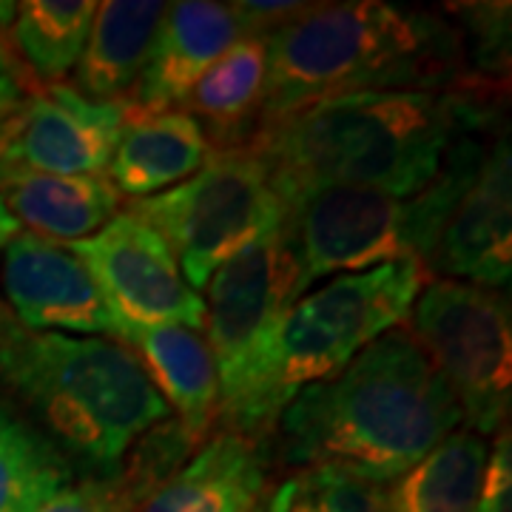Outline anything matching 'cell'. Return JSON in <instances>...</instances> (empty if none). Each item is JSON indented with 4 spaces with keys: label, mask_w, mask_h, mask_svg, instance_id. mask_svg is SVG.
<instances>
[{
    "label": "cell",
    "mask_w": 512,
    "mask_h": 512,
    "mask_svg": "<svg viewBox=\"0 0 512 512\" xmlns=\"http://www.w3.org/2000/svg\"><path fill=\"white\" fill-rule=\"evenodd\" d=\"M498 111V89L353 92L325 97L259 128L262 157L285 208L325 188L413 197L439 177L458 134Z\"/></svg>",
    "instance_id": "obj_1"
},
{
    "label": "cell",
    "mask_w": 512,
    "mask_h": 512,
    "mask_svg": "<svg viewBox=\"0 0 512 512\" xmlns=\"http://www.w3.org/2000/svg\"><path fill=\"white\" fill-rule=\"evenodd\" d=\"M461 424L439 370L410 330L393 328L336 376L302 387L274 433L293 467H339L384 487Z\"/></svg>",
    "instance_id": "obj_2"
},
{
    "label": "cell",
    "mask_w": 512,
    "mask_h": 512,
    "mask_svg": "<svg viewBox=\"0 0 512 512\" xmlns=\"http://www.w3.org/2000/svg\"><path fill=\"white\" fill-rule=\"evenodd\" d=\"M265 49L259 128L339 94L484 86L464 72V37L447 20L382 0L308 3L265 37Z\"/></svg>",
    "instance_id": "obj_3"
},
{
    "label": "cell",
    "mask_w": 512,
    "mask_h": 512,
    "mask_svg": "<svg viewBox=\"0 0 512 512\" xmlns=\"http://www.w3.org/2000/svg\"><path fill=\"white\" fill-rule=\"evenodd\" d=\"M0 384L66 461L109 478L131 444L171 413L146 367L103 336L0 328Z\"/></svg>",
    "instance_id": "obj_4"
},
{
    "label": "cell",
    "mask_w": 512,
    "mask_h": 512,
    "mask_svg": "<svg viewBox=\"0 0 512 512\" xmlns=\"http://www.w3.org/2000/svg\"><path fill=\"white\" fill-rule=\"evenodd\" d=\"M427 282L419 262H390L302 293L259 342L237 396L220 410L222 427L268 439L302 387L336 376L370 342L402 328Z\"/></svg>",
    "instance_id": "obj_5"
},
{
    "label": "cell",
    "mask_w": 512,
    "mask_h": 512,
    "mask_svg": "<svg viewBox=\"0 0 512 512\" xmlns=\"http://www.w3.org/2000/svg\"><path fill=\"white\" fill-rule=\"evenodd\" d=\"M498 117L464 128L447 151L439 177L413 197L373 188H325L285 208L282 234L299 271V291L325 276L362 274L390 262H419L436 248L441 228L456 211L487 154L484 131Z\"/></svg>",
    "instance_id": "obj_6"
},
{
    "label": "cell",
    "mask_w": 512,
    "mask_h": 512,
    "mask_svg": "<svg viewBox=\"0 0 512 512\" xmlns=\"http://www.w3.org/2000/svg\"><path fill=\"white\" fill-rule=\"evenodd\" d=\"M126 211L165 239L191 291H205L220 265L285 220V202L251 148L214 151L194 177Z\"/></svg>",
    "instance_id": "obj_7"
},
{
    "label": "cell",
    "mask_w": 512,
    "mask_h": 512,
    "mask_svg": "<svg viewBox=\"0 0 512 512\" xmlns=\"http://www.w3.org/2000/svg\"><path fill=\"white\" fill-rule=\"evenodd\" d=\"M410 336L453 390L464 430L493 436L507 427L512 328L507 296L458 279L427 282L410 311Z\"/></svg>",
    "instance_id": "obj_8"
},
{
    "label": "cell",
    "mask_w": 512,
    "mask_h": 512,
    "mask_svg": "<svg viewBox=\"0 0 512 512\" xmlns=\"http://www.w3.org/2000/svg\"><path fill=\"white\" fill-rule=\"evenodd\" d=\"M302 296L282 225L220 265L205 285V342L220 379V410L237 396L251 356L274 322Z\"/></svg>",
    "instance_id": "obj_9"
},
{
    "label": "cell",
    "mask_w": 512,
    "mask_h": 512,
    "mask_svg": "<svg viewBox=\"0 0 512 512\" xmlns=\"http://www.w3.org/2000/svg\"><path fill=\"white\" fill-rule=\"evenodd\" d=\"M94 276L109 311L126 328L183 325L200 330L205 305L191 291L165 239L128 211H117L97 234L69 245Z\"/></svg>",
    "instance_id": "obj_10"
},
{
    "label": "cell",
    "mask_w": 512,
    "mask_h": 512,
    "mask_svg": "<svg viewBox=\"0 0 512 512\" xmlns=\"http://www.w3.org/2000/svg\"><path fill=\"white\" fill-rule=\"evenodd\" d=\"M0 288L20 328L123 342V325L109 311L94 276L63 245L26 231L15 234L0 254Z\"/></svg>",
    "instance_id": "obj_11"
},
{
    "label": "cell",
    "mask_w": 512,
    "mask_h": 512,
    "mask_svg": "<svg viewBox=\"0 0 512 512\" xmlns=\"http://www.w3.org/2000/svg\"><path fill=\"white\" fill-rule=\"evenodd\" d=\"M126 128L123 103H94L66 83L23 97L0 137V163L43 174H106Z\"/></svg>",
    "instance_id": "obj_12"
},
{
    "label": "cell",
    "mask_w": 512,
    "mask_h": 512,
    "mask_svg": "<svg viewBox=\"0 0 512 512\" xmlns=\"http://www.w3.org/2000/svg\"><path fill=\"white\" fill-rule=\"evenodd\" d=\"M424 268L441 279L501 288L512 274V160L507 128L495 134L473 183L441 228Z\"/></svg>",
    "instance_id": "obj_13"
},
{
    "label": "cell",
    "mask_w": 512,
    "mask_h": 512,
    "mask_svg": "<svg viewBox=\"0 0 512 512\" xmlns=\"http://www.w3.org/2000/svg\"><path fill=\"white\" fill-rule=\"evenodd\" d=\"M239 37L242 32L231 3H214V0L168 3L146 69L140 74L134 92L123 103L128 117L160 114L183 106L197 80Z\"/></svg>",
    "instance_id": "obj_14"
},
{
    "label": "cell",
    "mask_w": 512,
    "mask_h": 512,
    "mask_svg": "<svg viewBox=\"0 0 512 512\" xmlns=\"http://www.w3.org/2000/svg\"><path fill=\"white\" fill-rule=\"evenodd\" d=\"M265 498V444L222 427L137 512H262Z\"/></svg>",
    "instance_id": "obj_15"
},
{
    "label": "cell",
    "mask_w": 512,
    "mask_h": 512,
    "mask_svg": "<svg viewBox=\"0 0 512 512\" xmlns=\"http://www.w3.org/2000/svg\"><path fill=\"white\" fill-rule=\"evenodd\" d=\"M0 197L26 234L72 245L97 234L120 211V191L106 174H43L0 163Z\"/></svg>",
    "instance_id": "obj_16"
},
{
    "label": "cell",
    "mask_w": 512,
    "mask_h": 512,
    "mask_svg": "<svg viewBox=\"0 0 512 512\" xmlns=\"http://www.w3.org/2000/svg\"><path fill=\"white\" fill-rule=\"evenodd\" d=\"M214 148L185 109L126 114V128L111 157L109 177L120 197L146 200L194 177Z\"/></svg>",
    "instance_id": "obj_17"
},
{
    "label": "cell",
    "mask_w": 512,
    "mask_h": 512,
    "mask_svg": "<svg viewBox=\"0 0 512 512\" xmlns=\"http://www.w3.org/2000/svg\"><path fill=\"white\" fill-rule=\"evenodd\" d=\"M123 345L146 367L148 379L160 390L174 419L194 439L205 441L211 424L220 419V379L211 348L200 330L183 325L163 328H126Z\"/></svg>",
    "instance_id": "obj_18"
},
{
    "label": "cell",
    "mask_w": 512,
    "mask_h": 512,
    "mask_svg": "<svg viewBox=\"0 0 512 512\" xmlns=\"http://www.w3.org/2000/svg\"><path fill=\"white\" fill-rule=\"evenodd\" d=\"M168 3L106 0L97 3L83 55L74 66V92L94 103H126L146 69Z\"/></svg>",
    "instance_id": "obj_19"
},
{
    "label": "cell",
    "mask_w": 512,
    "mask_h": 512,
    "mask_svg": "<svg viewBox=\"0 0 512 512\" xmlns=\"http://www.w3.org/2000/svg\"><path fill=\"white\" fill-rule=\"evenodd\" d=\"M268 49L259 37H239L225 55L202 74L185 97V111L200 123L211 148H248L259 131L265 106Z\"/></svg>",
    "instance_id": "obj_20"
},
{
    "label": "cell",
    "mask_w": 512,
    "mask_h": 512,
    "mask_svg": "<svg viewBox=\"0 0 512 512\" xmlns=\"http://www.w3.org/2000/svg\"><path fill=\"white\" fill-rule=\"evenodd\" d=\"M487 458V439L461 427L393 481L387 512H481Z\"/></svg>",
    "instance_id": "obj_21"
},
{
    "label": "cell",
    "mask_w": 512,
    "mask_h": 512,
    "mask_svg": "<svg viewBox=\"0 0 512 512\" xmlns=\"http://www.w3.org/2000/svg\"><path fill=\"white\" fill-rule=\"evenodd\" d=\"M74 481V467L35 424L0 402V512H35Z\"/></svg>",
    "instance_id": "obj_22"
},
{
    "label": "cell",
    "mask_w": 512,
    "mask_h": 512,
    "mask_svg": "<svg viewBox=\"0 0 512 512\" xmlns=\"http://www.w3.org/2000/svg\"><path fill=\"white\" fill-rule=\"evenodd\" d=\"M94 0H23L12 12V43L46 86L60 83L77 66L92 29Z\"/></svg>",
    "instance_id": "obj_23"
},
{
    "label": "cell",
    "mask_w": 512,
    "mask_h": 512,
    "mask_svg": "<svg viewBox=\"0 0 512 512\" xmlns=\"http://www.w3.org/2000/svg\"><path fill=\"white\" fill-rule=\"evenodd\" d=\"M262 512H387L382 484L339 467H299L276 484Z\"/></svg>",
    "instance_id": "obj_24"
},
{
    "label": "cell",
    "mask_w": 512,
    "mask_h": 512,
    "mask_svg": "<svg viewBox=\"0 0 512 512\" xmlns=\"http://www.w3.org/2000/svg\"><path fill=\"white\" fill-rule=\"evenodd\" d=\"M197 447H200V441L185 430L183 421L168 416L131 444L128 456L123 458V464L114 476L120 478L131 501L140 507L148 495L194 456Z\"/></svg>",
    "instance_id": "obj_25"
},
{
    "label": "cell",
    "mask_w": 512,
    "mask_h": 512,
    "mask_svg": "<svg viewBox=\"0 0 512 512\" xmlns=\"http://www.w3.org/2000/svg\"><path fill=\"white\" fill-rule=\"evenodd\" d=\"M461 18L467 20V32L476 37L473 60L484 72L507 69V46H510V6L507 3H478L458 6Z\"/></svg>",
    "instance_id": "obj_26"
},
{
    "label": "cell",
    "mask_w": 512,
    "mask_h": 512,
    "mask_svg": "<svg viewBox=\"0 0 512 512\" xmlns=\"http://www.w3.org/2000/svg\"><path fill=\"white\" fill-rule=\"evenodd\" d=\"M35 512H137L120 478H83L57 490Z\"/></svg>",
    "instance_id": "obj_27"
},
{
    "label": "cell",
    "mask_w": 512,
    "mask_h": 512,
    "mask_svg": "<svg viewBox=\"0 0 512 512\" xmlns=\"http://www.w3.org/2000/svg\"><path fill=\"white\" fill-rule=\"evenodd\" d=\"M512 490V447L510 430L501 427L498 441L490 450L487 470H484V495H481V512H510Z\"/></svg>",
    "instance_id": "obj_28"
},
{
    "label": "cell",
    "mask_w": 512,
    "mask_h": 512,
    "mask_svg": "<svg viewBox=\"0 0 512 512\" xmlns=\"http://www.w3.org/2000/svg\"><path fill=\"white\" fill-rule=\"evenodd\" d=\"M239 20V32L242 37H259L265 40L268 35H274L279 26H285L288 20H293L308 3H231Z\"/></svg>",
    "instance_id": "obj_29"
},
{
    "label": "cell",
    "mask_w": 512,
    "mask_h": 512,
    "mask_svg": "<svg viewBox=\"0 0 512 512\" xmlns=\"http://www.w3.org/2000/svg\"><path fill=\"white\" fill-rule=\"evenodd\" d=\"M23 106V89L18 77H0V137Z\"/></svg>",
    "instance_id": "obj_30"
},
{
    "label": "cell",
    "mask_w": 512,
    "mask_h": 512,
    "mask_svg": "<svg viewBox=\"0 0 512 512\" xmlns=\"http://www.w3.org/2000/svg\"><path fill=\"white\" fill-rule=\"evenodd\" d=\"M20 234L18 222L12 220V214L6 211V205H3V197H0V254H3V248L9 245V239Z\"/></svg>",
    "instance_id": "obj_31"
},
{
    "label": "cell",
    "mask_w": 512,
    "mask_h": 512,
    "mask_svg": "<svg viewBox=\"0 0 512 512\" xmlns=\"http://www.w3.org/2000/svg\"><path fill=\"white\" fill-rule=\"evenodd\" d=\"M12 72H15V57H12L9 43L0 35V77H15Z\"/></svg>",
    "instance_id": "obj_32"
},
{
    "label": "cell",
    "mask_w": 512,
    "mask_h": 512,
    "mask_svg": "<svg viewBox=\"0 0 512 512\" xmlns=\"http://www.w3.org/2000/svg\"><path fill=\"white\" fill-rule=\"evenodd\" d=\"M0 328H3V313H0Z\"/></svg>",
    "instance_id": "obj_33"
}]
</instances>
